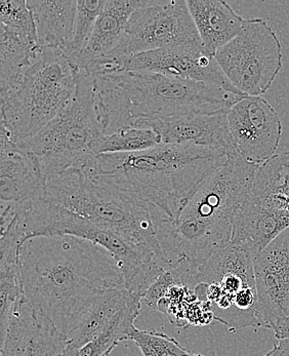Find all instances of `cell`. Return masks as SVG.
<instances>
[{
	"label": "cell",
	"instance_id": "13",
	"mask_svg": "<svg viewBox=\"0 0 289 356\" xmlns=\"http://www.w3.org/2000/svg\"><path fill=\"white\" fill-rule=\"evenodd\" d=\"M228 120L239 156L258 165L275 156L282 124L268 101L262 97H243L229 110Z\"/></svg>",
	"mask_w": 289,
	"mask_h": 356
},
{
	"label": "cell",
	"instance_id": "19",
	"mask_svg": "<svg viewBox=\"0 0 289 356\" xmlns=\"http://www.w3.org/2000/svg\"><path fill=\"white\" fill-rule=\"evenodd\" d=\"M187 3L204 49L213 57L235 40L249 21L221 0H188Z\"/></svg>",
	"mask_w": 289,
	"mask_h": 356
},
{
	"label": "cell",
	"instance_id": "8",
	"mask_svg": "<svg viewBox=\"0 0 289 356\" xmlns=\"http://www.w3.org/2000/svg\"><path fill=\"white\" fill-rule=\"evenodd\" d=\"M77 75L66 54L42 49L21 83L1 97V127L12 141H29L59 115L74 96Z\"/></svg>",
	"mask_w": 289,
	"mask_h": 356
},
{
	"label": "cell",
	"instance_id": "21",
	"mask_svg": "<svg viewBox=\"0 0 289 356\" xmlns=\"http://www.w3.org/2000/svg\"><path fill=\"white\" fill-rule=\"evenodd\" d=\"M42 49L0 26V97L17 88Z\"/></svg>",
	"mask_w": 289,
	"mask_h": 356
},
{
	"label": "cell",
	"instance_id": "17",
	"mask_svg": "<svg viewBox=\"0 0 289 356\" xmlns=\"http://www.w3.org/2000/svg\"><path fill=\"white\" fill-rule=\"evenodd\" d=\"M228 112L188 114L142 122L137 127L153 129L160 136L163 144H192L232 157L238 155V152L231 133Z\"/></svg>",
	"mask_w": 289,
	"mask_h": 356
},
{
	"label": "cell",
	"instance_id": "16",
	"mask_svg": "<svg viewBox=\"0 0 289 356\" xmlns=\"http://www.w3.org/2000/svg\"><path fill=\"white\" fill-rule=\"evenodd\" d=\"M0 344L1 356H63L69 340L38 314L22 293L13 308L6 338Z\"/></svg>",
	"mask_w": 289,
	"mask_h": 356
},
{
	"label": "cell",
	"instance_id": "22",
	"mask_svg": "<svg viewBox=\"0 0 289 356\" xmlns=\"http://www.w3.org/2000/svg\"><path fill=\"white\" fill-rule=\"evenodd\" d=\"M133 298L135 296L125 288L106 291L92 306L83 323L68 336L69 344L81 347L102 335Z\"/></svg>",
	"mask_w": 289,
	"mask_h": 356
},
{
	"label": "cell",
	"instance_id": "15",
	"mask_svg": "<svg viewBox=\"0 0 289 356\" xmlns=\"http://www.w3.org/2000/svg\"><path fill=\"white\" fill-rule=\"evenodd\" d=\"M47 195V177L40 161L0 129V200L3 207H21Z\"/></svg>",
	"mask_w": 289,
	"mask_h": 356
},
{
	"label": "cell",
	"instance_id": "23",
	"mask_svg": "<svg viewBox=\"0 0 289 356\" xmlns=\"http://www.w3.org/2000/svg\"><path fill=\"white\" fill-rule=\"evenodd\" d=\"M141 307L142 299L133 298L105 333L81 347L68 344L63 356H109L120 342L129 341V331L135 327Z\"/></svg>",
	"mask_w": 289,
	"mask_h": 356
},
{
	"label": "cell",
	"instance_id": "9",
	"mask_svg": "<svg viewBox=\"0 0 289 356\" xmlns=\"http://www.w3.org/2000/svg\"><path fill=\"white\" fill-rule=\"evenodd\" d=\"M289 227V152L258 165L233 222V245L256 257Z\"/></svg>",
	"mask_w": 289,
	"mask_h": 356
},
{
	"label": "cell",
	"instance_id": "27",
	"mask_svg": "<svg viewBox=\"0 0 289 356\" xmlns=\"http://www.w3.org/2000/svg\"><path fill=\"white\" fill-rule=\"evenodd\" d=\"M144 356H193L194 353L183 347L176 339L154 331H143L133 327L129 333Z\"/></svg>",
	"mask_w": 289,
	"mask_h": 356
},
{
	"label": "cell",
	"instance_id": "24",
	"mask_svg": "<svg viewBox=\"0 0 289 356\" xmlns=\"http://www.w3.org/2000/svg\"><path fill=\"white\" fill-rule=\"evenodd\" d=\"M160 136L151 129L126 127L111 135L104 136L99 153H131L148 150L161 145Z\"/></svg>",
	"mask_w": 289,
	"mask_h": 356
},
{
	"label": "cell",
	"instance_id": "25",
	"mask_svg": "<svg viewBox=\"0 0 289 356\" xmlns=\"http://www.w3.org/2000/svg\"><path fill=\"white\" fill-rule=\"evenodd\" d=\"M0 26L26 42L40 45L33 15L28 8L27 0H0Z\"/></svg>",
	"mask_w": 289,
	"mask_h": 356
},
{
	"label": "cell",
	"instance_id": "5",
	"mask_svg": "<svg viewBox=\"0 0 289 356\" xmlns=\"http://www.w3.org/2000/svg\"><path fill=\"white\" fill-rule=\"evenodd\" d=\"M47 198L153 252L157 262L159 234L174 222L152 204L86 170L47 179Z\"/></svg>",
	"mask_w": 289,
	"mask_h": 356
},
{
	"label": "cell",
	"instance_id": "6",
	"mask_svg": "<svg viewBox=\"0 0 289 356\" xmlns=\"http://www.w3.org/2000/svg\"><path fill=\"white\" fill-rule=\"evenodd\" d=\"M17 218L22 245L36 237L74 236L107 250L117 261L124 286L131 295L144 300L150 286L163 273L153 252L137 247L112 231L53 204L47 195L19 207Z\"/></svg>",
	"mask_w": 289,
	"mask_h": 356
},
{
	"label": "cell",
	"instance_id": "7",
	"mask_svg": "<svg viewBox=\"0 0 289 356\" xmlns=\"http://www.w3.org/2000/svg\"><path fill=\"white\" fill-rule=\"evenodd\" d=\"M92 75L79 71L74 96L35 137L22 144L35 155L47 179L68 170H86L100 155L104 137Z\"/></svg>",
	"mask_w": 289,
	"mask_h": 356
},
{
	"label": "cell",
	"instance_id": "18",
	"mask_svg": "<svg viewBox=\"0 0 289 356\" xmlns=\"http://www.w3.org/2000/svg\"><path fill=\"white\" fill-rule=\"evenodd\" d=\"M148 3L149 0H106L90 42L70 60L76 70H85L92 62L110 55L122 42L129 19Z\"/></svg>",
	"mask_w": 289,
	"mask_h": 356
},
{
	"label": "cell",
	"instance_id": "12",
	"mask_svg": "<svg viewBox=\"0 0 289 356\" xmlns=\"http://www.w3.org/2000/svg\"><path fill=\"white\" fill-rule=\"evenodd\" d=\"M106 58L112 73L122 71L159 73L188 81L213 84L228 92L245 96L231 84L215 57L208 55L204 47L181 45L138 54L124 59Z\"/></svg>",
	"mask_w": 289,
	"mask_h": 356
},
{
	"label": "cell",
	"instance_id": "11",
	"mask_svg": "<svg viewBox=\"0 0 289 356\" xmlns=\"http://www.w3.org/2000/svg\"><path fill=\"white\" fill-rule=\"evenodd\" d=\"M181 45L204 47L186 0H149L131 16L122 42L106 57L124 59Z\"/></svg>",
	"mask_w": 289,
	"mask_h": 356
},
{
	"label": "cell",
	"instance_id": "4",
	"mask_svg": "<svg viewBox=\"0 0 289 356\" xmlns=\"http://www.w3.org/2000/svg\"><path fill=\"white\" fill-rule=\"evenodd\" d=\"M104 135L142 122L229 111L242 95L159 73L122 71L92 76Z\"/></svg>",
	"mask_w": 289,
	"mask_h": 356
},
{
	"label": "cell",
	"instance_id": "30",
	"mask_svg": "<svg viewBox=\"0 0 289 356\" xmlns=\"http://www.w3.org/2000/svg\"><path fill=\"white\" fill-rule=\"evenodd\" d=\"M193 356H204V355H197V353H194Z\"/></svg>",
	"mask_w": 289,
	"mask_h": 356
},
{
	"label": "cell",
	"instance_id": "1",
	"mask_svg": "<svg viewBox=\"0 0 289 356\" xmlns=\"http://www.w3.org/2000/svg\"><path fill=\"white\" fill-rule=\"evenodd\" d=\"M22 293L60 333L68 337L110 289L125 288L117 261L107 250L74 236L36 237L20 251Z\"/></svg>",
	"mask_w": 289,
	"mask_h": 356
},
{
	"label": "cell",
	"instance_id": "14",
	"mask_svg": "<svg viewBox=\"0 0 289 356\" xmlns=\"http://www.w3.org/2000/svg\"><path fill=\"white\" fill-rule=\"evenodd\" d=\"M258 327L273 329L289 317V227L254 258Z\"/></svg>",
	"mask_w": 289,
	"mask_h": 356
},
{
	"label": "cell",
	"instance_id": "20",
	"mask_svg": "<svg viewBox=\"0 0 289 356\" xmlns=\"http://www.w3.org/2000/svg\"><path fill=\"white\" fill-rule=\"evenodd\" d=\"M42 49L68 53L74 33L77 0H27Z\"/></svg>",
	"mask_w": 289,
	"mask_h": 356
},
{
	"label": "cell",
	"instance_id": "29",
	"mask_svg": "<svg viewBox=\"0 0 289 356\" xmlns=\"http://www.w3.org/2000/svg\"><path fill=\"white\" fill-rule=\"evenodd\" d=\"M278 355H279V353H278V347L277 345H275V346L273 347V349L270 350L269 353L264 356H278Z\"/></svg>",
	"mask_w": 289,
	"mask_h": 356
},
{
	"label": "cell",
	"instance_id": "3",
	"mask_svg": "<svg viewBox=\"0 0 289 356\" xmlns=\"http://www.w3.org/2000/svg\"><path fill=\"white\" fill-rule=\"evenodd\" d=\"M230 157L192 144L100 154L86 172L138 196L176 223L191 198Z\"/></svg>",
	"mask_w": 289,
	"mask_h": 356
},
{
	"label": "cell",
	"instance_id": "26",
	"mask_svg": "<svg viewBox=\"0 0 289 356\" xmlns=\"http://www.w3.org/2000/svg\"><path fill=\"white\" fill-rule=\"evenodd\" d=\"M105 2L106 0H77L74 33L70 49L66 55L69 60L77 57L85 49Z\"/></svg>",
	"mask_w": 289,
	"mask_h": 356
},
{
	"label": "cell",
	"instance_id": "28",
	"mask_svg": "<svg viewBox=\"0 0 289 356\" xmlns=\"http://www.w3.org/2000/svg\"><path fill=\"white\" fill-rule=\"evenodd\" d=\"M278 356H289V338L279 340L277 343Z\"/></svg>",
	"mask_w": 289,
	"mask_h": 356
},
{
	"label": "cell",
	"instance_id": "2",
	"mask_svg": "<svg viewBox=\"0 0 289 356\" xmlns=\"http://www.w3.org/2000/svg\"><path fill=\"white\" fill-rule=\"evenodd\" d=\"M258 165L230 157L204 181L159 243V264L183 286H197L198 269L231 243L233 222Z\"/></svg>",
	"mask_w": 289,
	"mask_h": 356
},
{
	"label": "cell",
	"instance_id": "10",
	"mask_svg": "<svg viewBox=\"0 0 289 356\" xmlns=\"http://www.w3.org/2000/svg\"><path fill=\"white\" fill-rule=\"evenodd\" d=\"M231 84L245 96L267 92L282 68V45L263 19H249L243 31L215 54Z\"/></svg>",
	"mask_w": 289,
	"mask_h": 356
}]
</instances>
